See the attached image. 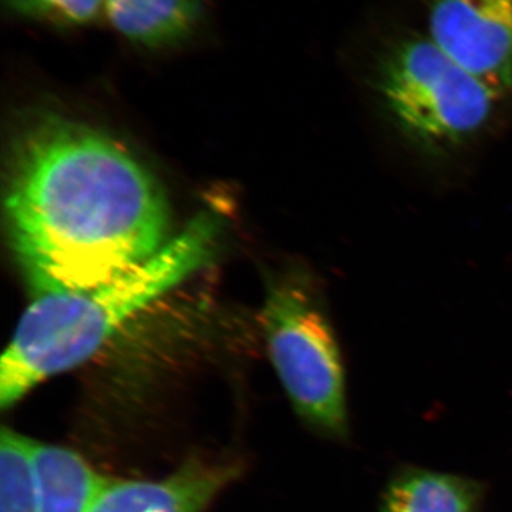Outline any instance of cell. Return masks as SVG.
I'll return each mask as SVG.
<instances>
[{
  "instance_id": "obj_1",
  "label": "cell",
  "mask_w": 512,
  "mask_h": 512,
  "mask_svg": "<svg viewBox=\"0 0 512 512\" xmlns=\"http://www.w3.org/2000/svg\"><path fill=\"white\" fill-rule=\"evenodd\" d=\"M5 212L35 298L107 284L171 239L153 174L119 141L52 111L28 117L13 137Z\"/></svg>"
},
{
  "instance_id": "obj_2",
  "label": "cell",
  "mask_w": 512,
  "mask_h": 512,
  "mask_svg": "<svg viewBox=\"0 0 512 512\" xmlns=\"http://www.w3.org/2000/svg\"><path fill=\"white\" fill-rule=\"evenodd\" d=\"M220 212L201 211L161 251L133 271L66 293L37 296L16 326L0 365V406L9 409L50 377L83 365L133 319L207 265Z\"/></svg>"
},
{
  "instance_id": "obj_3",
  "label": "cell",
  "mask_w": 512,
  "mask_h": 512,
  "mask_svg": "<svg viewBox=\"0 0 512 512\" xmlns=\"http://www.w3.org/2000/svg\"><path fill=\"white\" fill-rule=\"evenodd\" d=\"M262 329L276 375L298 416L328 439L348 440L345 363L315 293L295 279L272 286Z\"/></svg>"
},
{
  "instance_id": "obj_4",
  "label": "cell",
  "mask_w": 512,
  "mask_h": 512,
  "mask_svg": "<svg viewBox=\"0 0 512 512\" xmlns=\"http://www.w3.org/2000/svg\"><path fill=\"white\" fill-rule=\"evenodd\" d=\"M382 92L400 124L430 141L476 133L493 109L494 94L433 40H412L390 56Z\"/></svg>"
},
{
  "instance_id": "obj_5",
  "label": "cell",
  "mask_w": 512,
  "mask_h": 512,
  "mask_svg": "<svg viewBox=\"0 0 512 512\" xmlns=\"http://www.w3.org/2000/svg\"><path fill=\"white\" fill-rule=\"evenodd\" d=\"M433 42L494 96L512 93V0H436Z\"/></svg>"
},
{
  "instance_id": "obj_6",
  "label": "cell",
  "mask_w": 512,
  "mask_h": 512,
  "mask_svg": "<svg viewBox=\"0 0 512 512\" xmlns=\"http://www.w3.org/2000/svg\"><path fill=\"white\" fill-rule=\"evenodd\" d=\"M234 477L231 466L192 463L160 481H104L87 512H202Z\"/></svg>"
},
{
  "instance_id": "obj_7",
  "label": "cell",
  "mask_w": 512,
  "mask_h": 512,
  "mask_svg": "<svg viewBox=\"0 0 512 512\" xmlns=\"http://www.w3.org/2000/svg\"><path fill=\"white\" fill-rule=\"evenodd\" d=\"M480 481L421 467H403L387 481L379 512H480Z\"/></svg>"
},
{
  "instance_id": "obj_8",
  "label": "cell",
  "mask_w": 512,
  "mask_h": 512,
  "mask_svg": "<svg viewBox=\"0 0 512 512\" xmlns=\"http://www.w3.org/2000/svg\"><path fill=\"white\" fill-rule=\"evenodd\" d=\"M104 13L120 35L147 47L181 42L200 22V0H104Z\"/></svg>"
},
{
  "instance_id": "obj_9",
  "label": "cell",
  "mask_w": 512,
  "mask_h": 512,
  "mask_svg": "<svg viewBox=\"0 0 512 512\" xmlns=\"http://www.w3.org/2000/svg\"><path fill=\"white\" fill-rule=\"evenodd\" d=\"M32 440L10 429L0 440V512H36Z\"/></svg>"
},
{
  "instance_id": "obj_10",
  "label": "cell",
  "mask_w": 512,
  "mask_h": 512,
  "mask_svg": "<svg viewBox=\"0 0 512 512\" xmlns=\"http://www.w3.org/2000/svg\"><path fill=\"white\" fill-rule=\"evenodd\" d=\"M20 18L52 23L56 26L90 25L99 18L104 0H5Z\"/></svg>"
}]
</instances>
